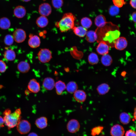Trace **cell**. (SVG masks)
<instances>
[{"instance_id": "cell-1", "label": "cell", "mask_w": 136, "mask_h": 136, "mask_svg": "<svg viewBox=\"0 0 136 136\" xmlns=\"http://www.w3.org/2000/svg\"><path fill=\"white\" fill-rule=\"evenodd\" d=\"M95 31L97 36L98 42H104L111 47H114L115 40L120 35L118 26L111 22H107L102 27H97Z\"/></svg>"}, {"instance_id": "cell-2", "label": "cell", "mask_w": 136, "mask_h": 136, "mask_svg": "<svg viewBox=\"0 0 136 136\" xmlns=\"http://www.w3.org/2000/svg\"><path fill=\"white\" fill-rule=\"evenodd\" d=\"M75 17L71 13L64 14L60 21L56 23L61 32H65L72 29L74 26Z\"/></svg>"}, {"instance_id": "cell-3", "label": "cell", "mask_w": 136, "mask_h": 136, "mask_svg": "<svg viewBox=\"0 0 136 136\" xmlns=\"http://www.w3.org/2000/svg\"><path fill=\"white\" fill-rule=\"evenodd\" d=\"M21 111L20 109H16L14 112L4 116L3 118L4 123L9 128L16 126L21 118Z\"/></svg>"}, {"instance_id": "cell-4", "label": "cell", "mask_w": 136, "mask_h": 136, "mask_svg": "<svg viewBox=\"0 0 136 136\" xmlns=\"http://www.w3.org/2000/svg\"><path fill=\"white\" fill-rule=\"evenodd\" d=\"M17 129L21 134H26L30 131L31 125L28 121L25 120H20L17 125Z\"/></svg>"}, {"instance_id": "cell-5", "label": "cell", "mask_w": 136, "mask_h": 136, "mask_svg": "<svg viewBox=\"0 0 136 136\" xmlns=\"http://www.w3.org/2000/svg\"><path fill=\"white\" fill-rule=\"evenodd\" d=\"M38 55L39 61L43 63L48 62L52 58L51 51L46 48L41 49L38 52Z\"/></svg>"}, {"instance_id": "cell-6", "label": "cell", "mask_w": 136, "mask_h": 136, "mask_svg": "<svg viewBox=\"0 0 136 136\" xmlns=\"http://www.w3.org/2000/svg\"><path fill=\"white\" fill-rule=\"evenodd\" d=\"M14 40L17 43H20L24 41L26 38V34L25 31L21 28L16 29L13 33Z\"/></svg>"}, {"instance_id": "cell-7", "label": "cell", "mask_w": 136, "mask_h": 136, "mask_svg": "<svg viewBox=\"0 0 136 136\" xmlns=\"http://www.w3.org/2000/svg\"><path fill=\"white\" fill-rule=\"evenodd\" d=\"M80 127L79 122L77 120L75 119L70 120L66 125V128L67 131L71 133L77 132L79 130Z\"/></svg>"}, {"instance_id": "cell-8", "label": "cell", "mask_w": 136, "mask_h": 136, "mask_svg": "<svg viewBox=\"0 0 136 136\" xmlns=\"http://www.w3.org/2000/svg\"><path fill=\"white\" fill-rule=\"evenodd\" d=\"M127 45V42L124 37H119L115 41L114 47L115 48L119 50H122L125 49Z\"/></svg>"}, {"instance_id": "cell-9", "label": "cell", "mask_w": 136, "mask_h": 136, "mask_svg": "<svg viewBox=\"0 0 136 136\" xmlns=\"http://www.w3.org/2000/svg\"><path fill=\"white\" fill-rule=\"evenodd\" d=\"M39 12L41 16H49L51 13L52 8L49 4L44 3L41 4L39 8Z\"/></svg>"}, {"instance_id": "cell-10", "label": "cell", "mask_w": 136, "mask_h": 136, "mask_svg": "<svg viewBox=\"0 0 136 136\" xmlns=\"http://www.w3.org/2000/svg\"><path fill=\"white\" fill-rule=\"evenodd\" d=\"M125 130L123 126L119 124H116L112 126L110 130L112 136H123Z\"/></svg>"}, {"instance_id": "cell-11", "label": "cell", "mask_w": 136, "mask_h": 136, "mask_svg": "<svg viewBox=\"0 0 136 136\" xmlns=\"http://www.w3.org/2000/svg\"><path fill=\"white\" fill-rule=\"evenodd\" d=\"M27 87L30 92L34 93H38L40 89L39 83L34 79H32L30 81Z\"/></svg>"}, {"instance_id": "cell-12", "label": "cell", "mask_w": 136, "mask_h": 136, "mask_svg": "<svg viewBox=\"0 0 136 136\" xmlns=\"http://www.w3.org/2000/svg\"><path fill=\"white\" fill-rule=\"evenodd\" d=\"M29 38L28 41L29 46L32 48H36L39 47L40 44V40L39 37L37 35H29Z\"/></svg>"}, {"instance_id": "cell-13", "label": "cell", "mask_w": 136, "mask_h": 136, "mask_svg": "<svg viewBox=\"0 0 136 136\" xmlns=\"http://www.w3.org/2000/svg\"><path fill=\"white\" fill-rule=\"evenodd\" d=\"M73 93L74 99L78 102L83 103L85 100L86 98V94L83 90H77Z\"/></svg>"}, {"instance_id": "cell-14", "label": "cell", "mask_w": 136, "mask_h": 136, "mask_svg": "<svg viewBox=\"0 0 136 136\" xmlns=\"http://www.w3.org/2000/svg\"><path fill=\"white\" fill-rule=\"evenodd\" d=\"M109 47V46L105 42L101 41L99 42L97 47L96 50L98 54L103 55L108 54Z\"/></svg>"}, {"instance_id": "cell-15", "label": "cell", "mask_w": 136, "mask_h": 136, "mask_svg": "<svg viewBox=\"0 0 136 136\" xmlns=\"http://www.w3.org/2000/svg\"><path fill=\"white\" fill-rule=\"evenodd\" d=\"M55 82L52 78L50 77L45 78L43 82V86L46 89L51 90L53 89L55 86Z\"/></svg>"}, {"instance_id": "cell-16", "label": "cell", "mask_w": 136, "mask_h": 136, "mask_svg": "<svg viewBox=\"0 0 136 136\" xmlns=\"http://www.w3.org/2000/svg\"><path fill=\"white\" fill-rule=\"evenodd\" d=\"M26 13L25 9L22 6H18L14 9L13 13L14 16L18 18H22L25 15Z\"/></svg>"}, {"instance_id": "cell-17", "label": "cell", "mask_w": 136, "mask_h": 136, "mask_svg": "<svg viewBox=\"0 0 136 136\" xmlns=\"http://www.w3.org/2000/svg\"><path fill=\"white\" fill-rule=\"evenodd\" d=\"M37 127L40 129L45 128L48 126V120L45 117L42 116L37 118L35 122Z\"/></svg>"}, {"instance_id": "cell-18", "label": "cell", "mask_w": 136, "mask_h": 136, "mask_svg": "<svg viewBox=\"0 0 136 136\" xmlns=\"http://www.w3.org/2000/svg\"><path fill=\"white\" fill-rule=\"evenodd\" d=\"M110 88V86L108 84L103 83L97 86L96 88V90L99 95H104L109 92Z\"/></svg>"}, {"instance_id": "cell-19", "label": "cell", "mask_w": 136, "mask_h": 136, "mask_svg": "<svg viewBox=\"0 0 136 136\" xmlns=\"http://www.w3.org/2000/svg\"><path fill=\"white\" fill-rule=\"evenodd\" d=\"M54 87L56 93L59 95H61L63 91L66 89V85L63 82L59 80L55 83Z\"/></svg>"}, {"instance_id": "cell-20", "label": "cell", "mask_w": 136, "mask_h": 136, "mask_svg": "<svg viewBox=\"0 0 136 136\" xmlns=\"http://www.w3.org/2000/svg\"><path fill=\"white\" fill-rule=\"evenodd\" d=\"M17 68L20 72L22 73H26L29 71L30 67L28 62L24 61H22L18 63Z\"/></svg>"}, {"instance_id": "cell-21", "label": "cell", "mask_w": 136, "mask_h": 136, "mask_svg": "<svg viewBox=\"0 0 136 136\" xmlns=\"http://www.w3.org/2000/svg\"><path fill=\"white\" fill-rule=\"evenodd\" d=\"M107 22L105 17L102 15L97 16L94 20L95 24L98 28H101L104 26Z\"/></svg>"}, {"instance_id": "cell-22", "label": "cell", "mask_w": 136, "mask_h": 136, "mask_svg": "<svg viewBox=\"0 0 136 136\" xmlns=\"http://www.w3.org/2000/svg\"><path fill=\"white\" fill-rule=\"evenodd\" d=\"M74 32L77 36L83 37L86 35L87 29L82 26H74L73 28Z\"/></svg>"}, {"instance_id": "cell-23", "label": "cell", "mask_w": 136, "mask_h": 136, "mask_svg": "<svg viewBox=\"0 0 136 136\" xmlns=\"http://www.w3.org/2000/svg\"><path fill=\"white\" fill-rule=\"evenodd\" d=\"M4 57L6 60L9 61L14 60L16 55L15 51L12 49H8L6 50L4 54Z\"/></svg>"}, {"instance_id": "cell-24", "label": "cell", "mask_w": 136, "mask_h": 136, "mask_svg": "<svg viewBox=\"0 0 136 136\" xmlns=\"http://www.w3.org/2000/svg\"><path fill=\"white\" fill-rule=\"evenodd\" d=\"M36 22L39 27L43 28L47 25L48 23V20L46 16L41 15L37 18Z\"/></svg>"}, {"instance_id": "cell-25", "label": "cell", "mask_w": 136, "mask_h": 136, "mask_svg": "<svg viewBox=\"0 0 136 136\" xmlns=\"http://www.w3.org/2000/svg\"><path fill=\"white\" fill-rule=\"evenodd\" d=\"M120 122L123 124L126 125L128 124L131 121L130 116L127 113L123 112L121 113L119 115Z\"/></svg>"}, {"instance_id": "cell-26", "label": "cell", "mask_w": 136, "mask_h": 136, "mask_svg": "<svg viewBox=\"0 0 136 136\" xmlns=\"http://www.w3.org/2000/svg\"><path fill=\"white\" fill-rule=\"evenodd\" d=\"M78 89V85L74 81H70L66 85V89L67 92L70 93H73Z\"/></svg>"}, {"instance_id": "cell-27", "label": "cell", "mask_w": 136, "mask_h": 136, "mask_svg": "<svg viewBox=\"0 0 136 136\" xmlns=\"http://www.w3.org/2000/svg\"><path fill=\"white\" fill-rule=\"evenodd\" d=\"M86 35V40L89 42L93 43L97 40V36L95 31H89L87 32Z\"/></svg>"}, {"instance_id": "cell-28", "label": "cell", "mask_w": 136, "mask_h": 136, "mask_svg": "<svg viewBox=\"0 0 136 136\" xmlns=\"http://www.w3.org/2000/svg\"><path fill=\"white\" fill-rule=\"evenodd\" d=\"M9 19L6 17H3L0 19V28L3 29L9 28L11 26Z\"/></svg>"}, {"instance_id": "cell-29", "label": "cell", "mask_w": 136, "mask_h": 136, "mask_svg": "<svg viewBox=\"0 0 136 136\" xmlns=\"http://www.w3.org/2000/svg\"><path fill=\"white\" fill-rule=\"evenodd\" d=\"M102 63L105 66L110 65L112 62V59L111 56L108 54L103 55L101 59Z\"/></svg>"}, {"instance_id": "cell-30", "label": "cell", "mask_w": 136, "mask_h": 136, "mask_svg": "<svg viewBox=\"0 0 136 136\" xmlns=\"http://www.w3.org/2000/svg\"><path fill=\"white\" fill-rule=\"evenodd\" d=\"M88 61L90 64L94 65L97 64L99 61V59L97 55L95 53H91L88 58Z\"/></svg>"}, {"instance_id": "cell-31", "label": "cell", "mask_w": 136, "mask_h": 136, "mask_svg": "<svg viewBox=\"0 0 136 136\" xmlns=\"http://www.w3.org/2000/svg\"><path fill=\"white\" fill-rule=\"evenodd\" d=\"M82 26L86 29L90 28L92 24L91 20L89 18L84 17L82 18L81 21Z\"/></svg>"}, {"instance_id": "cell-32", "label": "cell", "mask_w": 136, "mask_h": 136, "mask_svg": "<svg viewBox=\"0 0 136 136\" xmlns=\"http://www.w3.org/2000/svg\"><path fill=\"white\" fill-rule=\"evenodd\" d=\"M120 10L119 8L113 5L111 6L109 10V14L112 16H114L118 15L119 12Z\"/></svg>"}, {"instance_id": "cell-33", "label": "cell", "mask_w": 136, "mask_h": 136, "mask_svg": "<svg viewBox=\"0 0 136 136\" xmlns=\"http://www.w3.org/2000/svg\"><path fill=\"white\" fill-rule=\"evenodd\" d=\"M14 40L12 36L10 34H8L5 37L4 42L6 45L10 46L13 44Z\"/></svg>"}, {"instance_id": "cell-34", "label": "cell", "mask_w": 136, "mask_h": 136, "mask_svg": "<svg viewBox=\"0 0 136 136\" xmlns=\"http://www.w3.org/2000/svg\"><path fill=\"white\" fill-rule=\"evenodd\" d=\"M52 4L54 8L59 9L62 6L63 1V0H52Z\"/></svg>"}, {"instance_id": "cell-35", "label": "cell", "mask_w": 136, "mask_h": 136, "mask_svg": "<svg viewBox=\"0 0 136 136\" xmlns=\"http://www.w3.org/2000/svg\"><path fill=\"white\" fill-rule=\"evenodd\" d=\"M103 127L101 126H98L93 128L91 130V134L93 135L99 134L102 131Z\"/></svg>"}, {"instance_id": "cell-36", "label": "cell", "mask_w": 136, "mask_h": 136, "mask_svg": "<svg viewBox=\"0 0 136 136\" xmlns=\"http://www.w3.org/2000/svg\"><path fill=\"white\" fill-rule=\"evenodd\" d=\"M114 5L119 8L122 7L124 4V0H113Z\"/></svg>"}, {"instance_id": "cell-37", "label": "cell", "mask_w": 136, "mask_h": 136, "mask_svg": "<svg viewBox=\"0 0 136 136\" xmlns=\"http://www.w3.org/2000/svg\"><path fill=\"white\" fill-rule=\"evenodd\" d=\"M7 69V66L5 62L2 60H0V73L4 72Z\"/></svg>"}, {"instance_id": "cell-38", "label": "cell", "mask_w": 136, "mask_h": 136, "mask_svg": "<svg viewBox=\"0 0 136 136\" xmlns=\"http://www.w3.org/2000/svg\"><path fill=\"white\" fill-rule=\"evenodd\" d=\"M125 136H136V132L132 130L129 129L126 132Z\"/></svg>"}, {"instance_id": "cell-39", "label": "cell", "mask_w": 136, "mask_h": 136, "mask_svg": "<svg viewBox=\"0 0 136 136\" xmlns=\"http://www.w3.org/2000/svg\"><path fill=\"white\" fill-rule=\"evenodd\" d=\"M136 12H133L131 15L130 18L131 20L134 23H136Z\"/></svg>"}, {"instance_id": "cell-40", "label": "cell", "mask_w": 136, "mask_h": 136, "mask_svg": "<svg viewBox=\"0 0 136 136\" xmlns=\"http://www.w3.org/2000/svg\"><path fill=\"white\" fill-rule=\"evenodd\" d=\"M136 0H130V4L133 8H136Z\"/></svg>"}, {"instance_id": "cell-41", "label": "cell", "mask_w": 136, "mask_h": 136, "mask_svg": "<svg viewBox=\"0 0 136 136\" xmlns=\"http://www.w3.org/2000/svg\"><path fill=\"white\" fill-rule=\"evenodd\" d=\"M11 113V111L10 109H7L3 112V115L4 116L10 114Z\"/></svg>"}, {"instance_id": "cell-42", "label": "cell", "mask_w": 136, "mask_h": 136, "mask_svg": "<svg viewBox=\"0 0 136 136\" xmlns=\"http://www.w3.org/2000/svg\"><path fill=\"white\" fill-rule=\"evenodd\" d=\"M4 123L3 118L0 116V128L4 126Z\"/></svg>"}, {"instance_id": "cell-43", "label": "cell", "mask_w": 136, "mask_h": 136, "mask_svg": "<svg viewBox=\"0 0 136 136\" xmlns=\"http://www.w3.org/2000/svg\"><path fill=\"white\" fill-rule=\"evenodd\" d=\"M28 136H39L38 134L34 132H31L29 133Z\"/></svg>"}, {"instance_id": "cell-44", "label": "cell", "mask_w": 136, "mask_h": 136, "mask_svg": "<svg viewBox=\"0 0 136 136\" xmlns=\"http://www.w3.org/2000/svg\"><path fill=\"white\" fill-rule=\"evenodd\" d=\"M136 108L135 107L134 108V113H133V114L134 119L135 120H136Z\"/></svg>"}, {"instance_id": "cell-45", "label": "cell", "mask_w": 136, "mask_h": 136, "mask_svg": "<svg viewBox=\"0 0 136 136\" xmlns=\"http://www.w3.org/2000/svg\"><path fill=\"white\" fill-rule=\"evenodd\" d=\"M21 0L24 2H28L30 1L31 0Z\"/></svg>"}]
</instances>
